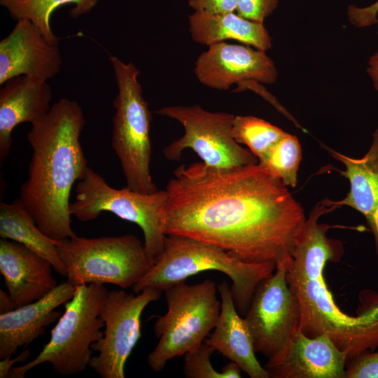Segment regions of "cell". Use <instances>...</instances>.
Listing matches in <instances>:
<instances>
[{"mask_svg": "<svg viewBox=\"0 0 378 378\" xmlns=\"http://www.w3.org/2000/svg\"><path fill=\"white\" fill-rule=\"evenodd\" d=\"M156 113L178 121L184 134L163 153L170 160L180 159L183 151L192 149L206 165L228 169L257 164V158L240 146L232 135L234 115L211 112L198 105L163 107Z\"/></svg>", "mask_w": 378, "mask_h": 378, "instance_id": "cell-10", "label": "cell"}, {"mask_svg": "<svg viewBox=\"0 0 378 378\" xmlns=\"http://www.w3.org/2000/svg\"><path fill=\"white\" fill-rule=\"evenodd\" d=\"M98 0H0L10 16L16 20L25 19L37 27L46 39L59 44V38L50 27L52 13L61 6L72 4L75 6L69 11L71 18H77L89 13Z\"/></svg>", "mask_w": 378, "mask_h": 378, "instance_id": "cell-23", "label": "cell"}, {"mask_svg": "<svg viewBox=\"0 0 378 378\" xmlns=\"http://www.w3.org/2000/svg\"><path fill=\"white\" fill-rule=\"evenodd\" d=\"M286 273L287 265H279L258 284L244 318L255 353L268 359L279 352L299 329L300 305L288 286Z\"/></svg>", "mask_w": 378, "mask_h": 378, "instance_id": "cell-12", "label": "cell"}, {"mask_svg": "<svg viewBox=\"0 0 378 378\" xmlns=\"http://www.w3.org/2000/svg\"><path fill=\"white\" fill-rule=\"evenodd\" d=\"M13 309L15 308L8 293L0 290V314L6 313Z\"/></svg>", "mask_w": 378, "mask_h": 378, "instance_id": "cell-33", "label": "cell"}, {"mask_svg": "<svg viewBox=\"0 0 378 378\" xmlns=\"http://www.w3.org/2000/svg\"><path fill=\"white\" fill-rule=\"evenodd\" d=\"M238 0H189L195 11L209 13H226L237 10Z\"/></svg>", "mask_w": 378, "mask_h": 378, "instance_id": "cell-30", "label": "cell"}, {"mask_svg": "<svg viewBox=\"0 0 378 378\" xmlns=\"http://www.w3.org/2000/svg\"><path fill=\"white\" fill-rule=\"evenodd\" d=\"M188 19L189 31L196 43L209 46L225 40H234L264 51L272 48V38L264 23L247 20L234 12L195 11Z\"/></svg>", "mask_w": 378, "mask_h": 378, "instance_id": "cell-21", "label": "cell"}, {"mask_svg": "<svg viewBox=\"0 0 378 378\" xmlns=\"http://www.w3.org/2000/svg\"><path fill=\"white\" fill-rule=\"evenodd\" d=\"M288 132L253 115H235L232 135L239 144H244L259 160Z\"/></svg>", "mask_w": 378, "mask_h": 378, "instance_id": "cell-24", "label": "cell"}, {"mask_svg": "<svg viewBox=\"0 0 378 378\" xmlns=\"http://www.w3.org/2000/svg\"><path fill=\"white\" fill-rule=\"evenodd\" d=\"M85 124L79 104L62 98L27 134L33 153L20 198L39 229L55 241L76 236L69 197L89 167L80 141Z\"/></svg>", "mask_w": 378, "mask_h": 378, "instance_id": "cell-3", "label": "cell"}, {"mask_svg": "<svg viewBox=\"0 0 378 378\" xmlns=\"http://www.w3.org/2000/svg\"><path fill=\"white\" fill-rule=\"evenodd\" d=\"M217 287L220 310L213 332L204 341L250 377L269 378L255 357L251 334L245 318L240 316L235 307L229 284L223 281Z\"/></svg>", "mask_w": 378, "mask_h": 378, "instance_id": "cell-19", "label": "cell"}, {"mask_svg": "<svg viewBox=\"0 0 378 378\" xmlns=\"http://www.w3.org/2000/svg\"><path fill=\"white\" fill-rule=\"evenodd\" d=\"M118 85L113 105L112 148L119 159L127 186L151 193L158 190L150 170L152 115L143 96L139 69L132 62L125 63L110 56Z\"/></svg>", "mask_w": 378, "mask_h": 378, "instance_id": "cell-6", "label": "cell"}, {"mask_svg": "<svg viewBox=\"0 0 378 378\" xmlns=\"http://www.w3.org/2000/svg\"><path fill=\"white\" fill-rule=\"evenodd\" d=\"M337 208L327 199L314 206L287 266L286 278L300 305L299 329L311 337L327 335L351 360L378 347V293L363 290L355 316L343 312L334 300L324 270L328 262L340 260L343 245L328 237L330 226L318 220Z\"/></svg>", "mask_w": 378, "mask_h": 378, "instance_id": "cell-2", "label": "cell"}, {"mask_svg": "<svg viewBox=\"0 0 378 378\" xmlns=\"http://www.w3.org/2000/svg\"><path fill=\"white\" fill-rule=\"evenodd\" d=\"M324 147L344 165L345 170L340 172L350 184V190L344 199L330 201L338 207H352L364 216L372 232L378 257V127L372 134L369 150L362 158H352Z\"/></svg>", "mask_w": 378, "mask_h": 378, "instance_id": "cell-20", "label": "cell"}, {"mask_svg": "<svg viewBox=\"0 0 378 378\" xmlns=\"http://www.w3.org/2000/svg\"><path fill=\"white\" fill-rule=\"evenodd\" d=\"M194 73L203 85L218 90L245 82L272 84L278 77L276 66L266 51L225 41L209 46L199 55Z\"/></svg>", "mask_w": 378, "mask_h": 378, "instance_id": "cell-13", "label": "cell"}, {"mask_svg": "<svg viewBox=\"0 0 378 378\" xmlns=\"http://www.w3.org/2000/svg\"><path fill=\"white\" fill-rule=\"evenodd\" d=\"M75 289L66 280L38 300L0 314V359L10 357L19 347L43 335L61 316L57 307L69 300Z\"/></svg>", "mask_w": 378, "mask_h": 378, "instance_id": "cell-17", "label": "cell"}, {"mask_svg": "<svg viewBox=\"0 0 378 378\" xmlns=\"http://www.w3.org/2000/svg\"><path fill=\"white\" fill-rule=\"evenodd\" d=\"M215 350L204 341L197 349L184 355L183 373L187 378H240L241 368L230 361L217 371L211 363Z\"/></svg>", "mask_w": 378, "mask_h": 378, "instance_id": "cell-26", "label": "cell"}, {"mask_svg": "<svg viewBox=\"0 0 378 378\" xmlns=\"http://www.w3.org/2000/svg\"><path fill=\"white\" fill-rule=\"evenodd\" d=\"M162 291L147 288L136 295L124 290L108 291L100 316L103 337L92 345L89 367L102 378H124L125 365L141 336V316L146 307L158 300Z\"/></svg>", "mask_w": 378, "mask_h": 378, "instance_id": "cell-11", "label": "cell"}, {"mask_svg": "<svg viewBox=\"0 0 378 378\" xmlns=\"http://www.w3.org/2000/svg\"><path fill=\"white\" fill-rule=\"evenodd\" d=\"M301 159L302 149L298 139L287 133L258 163L281 179L285 186L295 187Z\"/></svg>", "mask_w": 378, "mask_h": 378, "instance_id": "cell-25", "label": "cell"}, {"mask_svg": "<svg viewBox=\"0 0 378 378\" xmlns=\"http://www.w3.org/2000/svg\"><path fill=\"white\" fill-rule=\"evenodd\" d=\"M165 190V235L214 244L246 262H291L307 218L287 186L258 162L228 169L182 164Z\"/></svg>", "mask_w": 378, "mask_h": 378, "instance_id": "cell-1", "label": "cell"}, {"mask_svg": "<svg viewBox=\"0 0 378 378\" xmlns=\"http://www.w3.org/2000/svg\"><path fill=\"white\" fill-rule=\"evenodd\" d=\"M76 192L75 200L69 206L71 216L87 222L96 219L102 212H111L139 225L146 250L153 262L162 253L166 235L161 214L167 199L165 190L144 193L127 186L115 188L88 167L84 178L78 181Z\"/></svg>", "mask_w": 378, "mask_h": 378, "instance_id": "cell-9", "label": "cell"}, {"mask_svg": "<svg viewBox=\"0 0 378 378\" xmlns=\"http://www.w3.org/2000/svg\"><path fill=\"white\" fill-rule=\"evenodd\" d=\"M52 92L46 80L19 76L6 80L0 90V162L8 156L13 130L23 122L32 124L50 111Z\"/></svg>", "mask_w": 378, "mask_h": 378, "instance_id": "cell-18", "label": "cell"}, {"mask_svg": "<svg viewBox=\"0 0 378 378\" xmlns=\"http://www.w3.org/2000/svg\"><path fill=\"white\" fill-rule=\"evenodd\" d=\"M62 67L59 44L48 41L31 21L17 20L12 31L0 41V85L19 76L46 80Z\"/></svg>", "mask_w": 378, "mask_h": 378, "instance_id": "cell-15", "label": "cell"}, {"mask_svg": "<svg viewBox=\"0 0 378 378\" xmlns=\"http://www.w3.org/2000/svg\"><path fill=\"white\" fill-rule=\"evenodd\" d=\"M0 236L22 244L48 260L59 274L66 276V268L57 253L55 241L38 227L20 198L11 203L1 202Z\"/></svg>", "mask_w": 378, "mask_h": 378, "instance_id": "cell-22", "label": "cell"}, {"mask_svg": "<svg viewBox=\"0 0 378 378\" xmlns=\"http://www.w3.org/2000/svg\"><path fill=\"white\" fill-rule=\"evenodd\" d=\"M164 292L167 311L157 316L154 333L159 341L147 357L154 372L197 349L213 330L220 310L218 287L211 279L192 285L179 283Z\"/></svg>", "mask_w": 378, "mask_h": 378, "instance_id": "cell-7", "label": "cell"}, {"mask_svg": "<svg viewBox=\"0 0 378 378\" xmlns=\"http://www.w3.org/2000/svg\"><path fill=\"white\" fill-rule=\"evenodd\" d=\"M108 290L104 284L76 286L73 297L64 304V312L51 330L49 342L30 362L13 367L8 377L23 378L34 367L48 363L63 376L84 371L92 356V345L104 335L100 316Z\"/></svg>", "mask_w": 378, "mask_h": 378, "instance_id": "cell-5", "label": "cell"}, {"mask_svg": "<svg viewBox=\"0 0 378 378\" xmlns=\"http://www.w3.org/2000/svg\"><path fill=\"white\" fill-rule=\"evenodd\" d=\"M31 352L29 349H24L17 357L11 359L8 357L0 361V378L8 377V374L15 363H23L29 358Z\"/></svg>", "mask_w": 378, "mask_h": 378, "instance_id": "cell-31", "label": "cell"}, {"mask_svg": "<svg viewBox=\"0 0 378 378\" xmlns=\"http://www.w3.org/2000/svg\"><path fill=\"white\" fill-rule=\"evenodd\" d=\"M346 13L349 21L353 26L358 28L370 27L378 22V0L365 7L350 5Z\"/></svg>", "mask_w": 378, "mask_h": 378, "instance_id": "cell-29", "label": "cell"}, {"mask_svg": "<svg viewBox=\"0 0 378 378\" xmlns=\"http://www.w3.org/2000/svg\"><path fill=\"white\" fill-rule=\"evenodd\" d=\"M276 268L272 262H246L214 244L170 234L165 237L162 253L132 289L135 294L147 288L162 292L202 272L218 271L231 280L235 307L244 314L258 284Z\"/></svg>", "mask_w": 378, "mask_h": 378, "instance_id": "cell-4", "label": "cell"}, {"mask_svg": "<svg viewBox=\"0 0 378 378\" xmlns=\"http://www.w3.org/2000/svg\"><path fill=\"white\" fill-rule=\"evenodd\" d=\"M367 72L374 88L378 92V51L370 56L368 63Z\"/></svg>", "mask_w": 378, "mask_h": 378, "instance_id": "cell-32", "label": "cell"}, {"mask_svg": "<svg viewBox=\"0 0 378 378\" xmlns=\"http://www.w3.org/2000/svg\"><path fill=\"white\" fill-rule=\"evenodd\" d=\"M347 360L327 335L311 337L298 329L264 368L272 378H345Z\"/></svg>", "mask_w": 378, "mask_h": 378, "instance_id": "cell-14", "label": "cell"}, {"mask_svg": "<svg viewBox=\"0 0 378 378\" xmlns=\"http://www.w3.org/2000/svg\"><path fill=\"white\" fill-rule=\"evenodd\" d=\"M57 253L66 268L67 281L75 286L111 284L132 288L154 262L144 244L134 234L57 241Z\"/></svg>", "mask_w": 378, "mask_h": 378, "instance_id": "cell-8", "label": "cell"}, {"mask_svg": "<svg viewBox=\"0 0 378 378\" xmlns=\"http://www.w3.org/2000/svg\"><path fill=\"white\" fill-rule=\"evenodd\" d=\"M278 4L279 0H238L236 11L244 18L264 23Z\"/></svg>", "mask_w": 378, "mask_h": 378, "instance_id": "cell-28", "label": "cell"}, {"mask_svg": "<svg viewBox=\"0 0 378 378\" xmlns=\"http://www.w3.org/2000/svg\"><path fill=\"white\" fill-rule=\"evenodd\" d=\"M50 262L21 244L0 240V272L14 308L43 298L57 286Z\"/></svg>", "mask_w": 378, "mask_h": 378, "instance_id": "cell-16", "label": "cell"}, {"mask_svg": "<svg viewBox=\"0 0 378 378\" xmlns=\"http://www.w3.org/2000/svg\"><path fill=\"white\" fill-rule=\"evenodd\" d=\"M345 378H378V351H368L351 359Z\"/></svg>", "mask_w": 378, "mask_h": 378, "instance_id": "cell-27", "label": "cell"}]
</instances>
